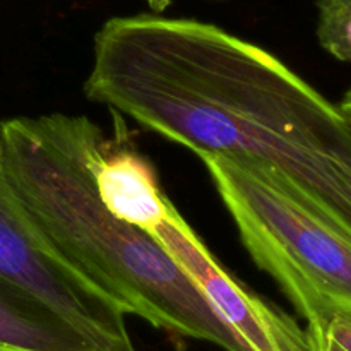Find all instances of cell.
Segmentation results:
<instances>
[{"label":"cell","mask_w":351,"mask_h":351,"mask_svg":"<svg viewBox=\"0 0 351 351\" xmlns=\"http://www.w3.org/2000/svg\"><path fill=\"white\" fill-rule=\"evenodd\" d=\"M84 93L192 153L273 168L351 233V122L266 48L197 19L112 17Z\"/></svg>","instance_id":"obj_1"},{"label":"cell","mask_w":351,"mask_h":351,"mask_svg":"<svg viewBox=\"0 0 351 351\" xmlns=\"http://www.w3.org/2000/svg\"><path fill=\"white\" fill-rule=\"evenodd\" d=\"M106 143L84 115L2 120L0 165L23 216L62 263L125 314L170 335L243 351L160 242L103 204L96 167Z\"/></svg>","instance_id":"obj_2"},{"label":"cell","mask_w":351,"mask_h":351,"mask_svg":"<svg viewBox=\"0 0 351 351\" xmlns=\"http://www.w3.org/2000/svg\"><path fill=\"white\" fill-rule=\"evenodd\" d=\"M197 156L249 256L280 285L305 329L321 331L336 311L351 314V233L273 168L221 154Z\"/></svg>","instance_id":"obj_3"},{"label":"cell","mask_w":351,"mask_h":351,"mask_svg":"<svg viewBox=\"0 0 351 351\" xmlns=\"http://www.w3.org/2000/svg\"><path fill=\"white\" fill-rule=\"evenodd\" d=\"M0 274L53 307L99 351H137L119 304L62 263L27 223L0 165Z\"/></svg>","instance_id":"obj_4"},{"label":"cell","mask_w":351,"mask_h":351,"mask_svg":"<svg viewBox=\"0 0 351 351\" xmlns=\"http://www.w3.org/2000/svg\"><path fill=\"white\" fill-rule=\"evenodd\" d=\"M149 235L171 256L226 322L243 351H312L307 329L233 276L171 202Z\"/></svg>","instance_id":"obj_5"},{"label":"cell","mask_w":351,"mask_h":351,"mask_svg":"<svg viewBox=\"0 0 351 351\" xmlns=\"http://www.w3.org/2000/svg\"><path fill=\"white\" fill-rule=\"evenodd\" d=\"M96 184L113 216L146 232L167 216L171 204L149 160L119 141L106 143L96 167Z\"/></svg>","instance_id":"obj_6"},{"label":"cell","mask_w":351,"mask_h":351,"mask_svg":"<svg viewBox=\"0 0 351 351\" xmlns=\"http://www.w3.org/2000/svg\"><path fill=\"white\" fill-rule=\"evenodd\" d=\"M0 351H99L40 297L0 274Z\"/></svg>","instance_id":"obj_7"},{"label":"cell","mask_w":351,"mask_h":351,"mask_svg":"<svg viewBox=\"0 0 351 351\" xmlns=\"http://www.w3.org/2000/svg\"><path fill=\"white\" fill-rule=\"evenodd\" d=\"M317 40L341 62L351 64V0H315Z\"/></svg>","instance_id":"obj_8"},{"label":"cell","mask_w":351,"mask_h":351,"mask_svg":"<svg viewBox=\"0 0 351 351\" xmlns=\"http://www.w3.org/2000/svg\"><path fill=\"white\" fill-rule=\"evenodd\" d=\"M307 335L312 351H351V314L336 311L322 331Z\"/></svg>","instance_id":"obj_9"},{"label":"cell","mask_w":351,"mask_h":351,"mask_svg":"<svg viewBox=\"0 0 351 351\" xmlns=\"http://www.w3.org/2000/svg\"><path fill=\"white\" fill-rule=\"evenodd\" d=\"M339 108L343 110V113L348 117V120L351 122V86L348 88V91L345 93V96L341 98V101H339Z\"/></svg>","instance_id":"obj_10"},{"label":"cell","mask_w":351,"mask_h":351,"mask_svg":"<svg viewBox=\"0 0 351 351\" xmlns=\"http://www.w3.org/2000/svg\"><path fill=\"white\" fill-rule=\"evenodd\" d=\"M147 3H149L151 10H154V12H163L170 5L171 0H147Z\"/></svg>","instance_id":"obj_11"}]
</instances>
